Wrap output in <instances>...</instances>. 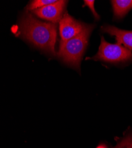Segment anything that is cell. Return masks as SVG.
<instances>
[{
	"mask_svg": "<svg viewBox=\"0 0 132 148\" xmlns=\"http://www.w3.org/2000/svg\"><path fill=\"white\" fill-rule=\"evenodd\" d=\"M20 26L23 38L46 53L52 56L56 55V24L38 20L27 13L22 17Z\"/></svg>",
	"mask_w": 132,
	"mask_h": 148,
	"instance_id": "cell-1",
	"label": "cell"
},
{
	"mask_svg": "<svg viewBox=\"0 0 132 148\" xmlns=\"http://www.w3.org/2000/svg\"><path fill=\"white\" fill-rule=\"evenodd\" d=\"M95 26L87 24L85 29L77 36L66 41L61 40L57 54L63 62L77 70L80 69L82 57Z\"/></svg>",
	"mask_w": 132,
	"mask_h": 148,
	"instance_id": "cell-2",
	"label": "cell"
},
{
	"mask_svg": "<svg viewBox=\"0 0 132 148\" xmlns=\"http://www.w3.org/2000/svg\"><path fill=\"white\" fill-rule=\"evenodd\" d=\"M86 59L103 61L114 64H126L132 61V52L124 46L107 42L101 36V44L97 55Z\"/></svg>",
	"mask_w": 132,
	"mask_h": 148,
	"instance_id": "cell-3",
	"label": "cell"
},
{
	"mask_svg": "<svg viewBox=\"0 0 132 148\" xmlns=\"http://www.w3.org/2000/svg\"><path fill=\"white\" fill-rule=\"evenodd\" d=\"M87 26L65 12L62 18L59 21V34L63 41L68 40L79 34Z\"/></svg>",
	"mask_w": 132,
	"mask_h": 148,
	"instance_id": "cell-4",
	"label": "cell"
},
{
	"mask_svg": "<svg viewBox=\"0 0 132 148\" xmlns=\"http://www.w3.org/2000/svg\"><path fill=\"white\" fill-rule=\"evenodd\" d=\"M67 2L64 0L57 1L53 4L32 11V13L42 19L56 24L62 18Z\"/></svg>",
	"mask_w": 132,
	"mask_h": 148,
	"instance_id": "cell-5",
	"label": "cell"
},
{
	"mask_svg": "<svg viewBox=\"0 0 132 148\" xmlns=\"http://www.w3.org/2000/svg\"><path fill=\"white\" fill-rule=\"evenodd\" d=\"M101 30L102 32L115 36L117 44L123 45L126 48L132 51V31L122 30L109 24H104Z\"/></svg>",
	"mask_w": 132,
	"mask_h": 148,
	"instance_id": "cell-6",
	"label": "cell"
},
{
	"mask_svg": "<svg viewBox=\"0 0 132 148\" xmlns=\"http://www.w3.org/2000/svg\"><path fill=\"white\" fill-rule=\"evenodd\" d=\"M111 3L114 20L122 19L132 9V0H113Z\"/></svg>",
	"mask_w": 132,
	"mask_h": 148,
	"instance_id": "cell-7",
	"label": "cell"
},
{
	"mask_svg": "<svg viewBox=\"0 0 132 148\" xmlns=\"http://www.w3.org/2000/svg\"><path fill=\"white\" fill-rule=\"evenodd\" d=\"M57 1L56 0H34L27 6L26 9L29 11H33L46 5L53 4Z\"/></svg>",
	"mask_w": 132,
	"mask_h": 148,
	"instance_id": "cell-8",
	"label": "cell"
},
{
	"mask_svg": "<svg viewBox=\"0 0 132 148\" xmlns=\"http://www.w3.org/2000/svg\"><path fill=\"white\" fill-rule=\"evenodd\" d=\"M94 3L95 1H92V0L91 1V0H85V1H84V4H85V5L88 6L89 8L92 11V13L95 17V19L97 21H98L100 19V16L98 14V13L96 12L95 10Z\"/></svg>",
	"mask_w": 132,
	"mask_h": 148,
	"instance_id": "cell-9",
	"label": "cell"
},
{
	"mask_svg": "<svg viewBox=\"0 0 132 148\" xmlns=\"http://www.w3.org/2000/svg\"><path fill=\"white\" fill-rule=\"evenodd\" d=\"M126 144L127 145V148H132V139H127L126 140Z\"/></svg>",
	"mask_w": 132,
	"mask_h": 148,
	"instance_id": "cell-10",
	"label": "cell"
},
{
	"mask_svg": "<svg viewBox=\"0 0 132 148\" xmlns=\"http://www.w3.org/2000/svg\"><path fill=\"white\" fill-rule=\"evenodd\" d=\"M97 148H106V146H104V145H100V146H98Z\"/></svg>",
	"mask_w": 132,
	"mask_h": 148,
	"instance_id": "cell-11",
	"label": "cell"
}]
</instances>
